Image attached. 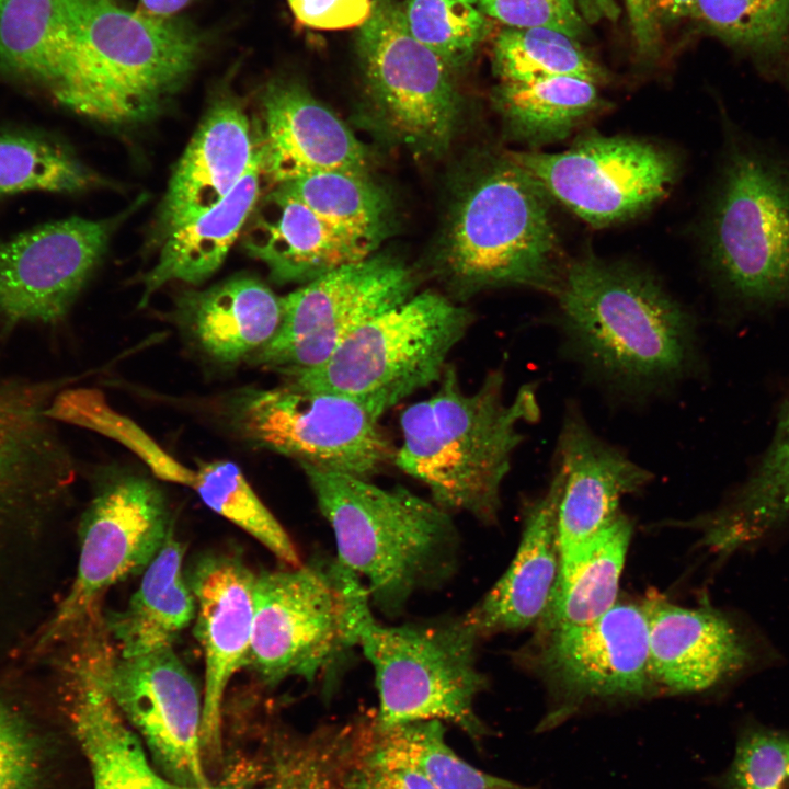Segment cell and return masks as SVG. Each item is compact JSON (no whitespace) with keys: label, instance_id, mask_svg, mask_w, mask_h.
Returning a JSON list of instances; mask_svg holds the SVG:
<instances>
[{"label":"cell","instance_id":"1","mask_svg":"<svg viewBox=\"0 0 789 789\" xmlns=\"http://www.w3.org/2000/svg\"><path fill=\"white\" fill-rule=\"evenodd\" d=\"M562 353L620 401L675 391L696 363V321L651 273L586 253L565 262L552 294Z\"/></svg>","mask_w":789,"mask_h":789},{"label":"cell","instance_id":"2","mask_svg":"<svg viewBox=\"0 0 789 789\" xmlns=\"http://www.w3.org/2000/svg\"><path fill=\"white\" fill-rule=\"evenodd\" d=\"M504 379L502 369H492L466 392L448 364L437 390L400 415L402 442L393 462L448 513L489 523L498 517L503 481L524 441L519 427L540 415L537 386H522L508 403Z\"/></svg>","mask_w":789,"mask_h":789},{"label":"cell","instance_id":"3","mask_svg":"<svg viewBox=\"0 0 789 789\" xmlns=\"http://www.w3.org/2000/svg\"><path fill=\"white\" fill-rule=\"evenodd\" d=\"M207 35L191 22L85 0L52 96L93 121L130 126L160 114L196 69Z\"/></svg>","mask_w":789,"mask_h":789},{"label":"cell","instance_id":"4","mask_svg":"<svg viewBox=\"0 0 789 789\" xmlns=\"http://www.w3.org/2000/svg\"><path fill=\"white\" fill-rule=\"evenodd\" d=\"M722 147L698 235L706 267L728 296L789 306V149L721 114Z\"/></svg>","mask_w":789,"mask_h":789},{"label":"cell","instance_id":"5","mask_svg":"<svg viewBox=\"0 0 789 789\" xmlns=\"http://www.w3.org/2000/svg\"><path fill=\"white\" fill-rule=\"evenodd\" d=\"M331 526L336 560L365 585L371 605L397 617L412 596L456 570L459 536L449 513L404 487L301 465Z\"/></svg>","mask_w":789,"mask_h":789},{"label":"cell","instance_id":"6","mask_svg":"<svg viewBox=\"0 0 789 789\" xmlns=\"http://www.w3.org/2000/svg\"><path fill=\"white\" fill-rule=\"evenodd\" d=\"M550 197L511 152L491 157L451 209L439 275L458 297L508 287L552 295L565 262Z\"/></svg>","mask_w":789,"mask_h":789},{"label":"cell","instance_id":"7","mask_svg":"<svg viewBox=\"0 0 789 789\" xmlns=\"http://www.w3.org/2000/svg\"><path fill=\"white\" fill-rule=\"evenodd\" d=\"M355 636L375 673L376 729L439 720L478 745L491 734L474 706L488 685L477 665L480 638L464 616L388 626L369 607L358 618Z\"/></svg>","mask_w":789,"mask_h":789},{"label":"cell","instance_id":"8","mask_svg":"<svg viewBox=\"0 0 789 789\" xmlns=\"http://www.w3.org/2000/svg\"><path fill=\"white\" fill-rule=\"evenodd\" d=\"M472 321L470 310L442 294H414L361 325L322 365L285 380L353 398L381 418L439 381Z\"/></svg>","mask_w":789,"mask_h":789},{"label":"cell","instance_id":"9","mask_svg":"<svg viewBox=\"0 0 789 789\" xmlns=\"http://www.w3.org/2000/svg\"><path fill=\"white\" fill-rule=\"evenodd\" d=\"M249 665L267 685L313 682L356 647L355 627L370 605L363 582L338 560L255 574Z\"/></svg>","mask_w":789,"mask_h":789},{"label":"cell","instance_id":"10","mask_svg":"<svg viewBox=\"0 0 789 789\" xmlns=\"http://www.w3.org/2000/svg\"><path fill=\"white\" fill-rule=\"evenodd\" d=\"M230 425L248 443L307 465L369 479L395 459L380 416L362 402L293 381L230 397Z\"/></svg>","mask_w":789,"mask_h":789},{"label":"cell","instance_id":"11","mask_svg":"<svg viewBox=\"0 0 789 789\" xmlns=\"http://www.w3.org/2000/svg\"><path fill=\"white\" fill-rule=\"evenodd\" d=\"M80 526L75 580L44 628L37 650L76 636L95 618L105 591L144 572L173 530L162 490L136 473L107 477L98 487Z\"/></svg>","mask_w":789,"mask_h":789},{"label":"cell","instance_id":"12","mask_svg":"<svg viewBox=\"0 0 789 789\" xmlns=\"http://www.w3.org/2000/svg\"><path fill=\"white\" fill-rule=\"evenodd\" d=\"M357 53L368 94L388 129L416 153L444 152L459 112L454 72L410 33L401 3L373 0Z\"/></svg>","mask_w":789,"mask_h":789},{"label":"cell","instance_id":"13","mask_svg":"<svg viewBox=\"0 0 789 789\" xmlns=\"http://www.w3.org/2000/svg\"><path fill=\"white\" fill-rule=\"evenodd\" d=\"M512 157L559 202L593 227L629 220L651 208L681 172L673 151L648 140L587 133L561 152Z\"/></svg>","mask_w":789,"mask_h":789},{"label":"cell","instance_id":"14","mask_svg":"<svg viewBox=\"0 0 789 789\" xmlns=\"http://www.w3.org/2000/svg\"><path fill=\"white\" fill-rule=\"evenodd\" d=\"M415 287L412 272L391 256L340 266L281 297L279 329L250 361L284 378L312 370L361 325L411 298Z\"/></svg>","mask_w":789,"mask_h":789},{"label":"cell","instance_id":"15","mask_svg":"<svg viewBox=\"0 0 789 789\" xmlns=\"http://www.w3.org/2000/svg\"><path fill=\"white\" fill-rule=\"evenodd\" d=\"M653 684L674 694L731 686L780 667L785 656L747 614L711 605L682 607L652 596L643 604Z\"/></svg>","mask_w":789,"mask_h":789},{"label":"cell","instance_id":"16","mask_svg":"<svg viewBox=\"0 0 789 789\" xmlns=\"http://www.w3.org/2000/svg\"><path fill=\"white\" fill-rule=\"evenodd\" d=\"M102 678L156 767L178 784L209 789L202 747L203 695L173 648L122 658L108 642Z\"/></svg>","mask_w":789,"mask_h":789},{"label":"cell","instance_id":"17","mask_svg":"<svg viewBox=\"0 0 789 789\" xmlns=\"http://www.w3.org/2000/svg\"><path fill=\"white\" fill-rule=\"evenodd\" d=\"M53 380L0 374V552L12 535H35L62 500L71 456L49 415Z\"/></svg>","mask_w":789,"mask_h":789},{"label":"cell","instance_id":"18","mask_svg":"<svg viewBox=\"0 0 789 789\" xmlns=\"http://www.w3.org/2000/svg\"><path fill=\"white\" fill-rule=\"evenodd\" d=\"M542 632L537 665L557 698L542 730L560 723L587 700L641 696L651 690L643 605L618 603L591 622Z\"/></svg>","mask_w":789,"mask_h":789},{"label":"cell","instance_id":"19","mask_svg":"<svg viewBox=\"0 0 789 789\" xmlns=\"http://www.w3.org/2000/svg\"><path fill=\"white\" fill-rule=\"evenodd\" d=\"M125 214L70 217L0 241V328L55 324L69 311Z\"/></svg>","mask_w":789,"mask_h":789},{"label":"cell","instance_id":"20","mask_svg":"<svg viewBox=\"0 0 789 789\" xmlns=\"http://www.w3.org/2000/svg\"><path fill=\"white\" fill-rule=\"evenodd\" d=\"M649 470L591 428L579 409L564 413L549 489L556 501L559 562L620 514L621 500L643 489Z\"/></svg>","mask_w":789,"mask_h":789},{"label":"cell","instance_id":"21","mask_svg":"<svg viewBox=\"0 0 789 789\" xmlns=\"http://www.w3.org/2000/svg\"><path fill=\"white\" fill-rule=\"evenodd\" d=\"M187 581L196 601L194 632L205 662L202 747L205 756L217 758L227 686L249 665L255 574L237 554L210 553L193 564Z\"/></svg>","mask_w":789,"mask_h":789},{"label":"cell","instance_id":"22","mask_svg":"<svg viewBox=\"0 0 789 789\" xmlns=\"http://www.w3.org/2000/svg\"><path fill=\"white\" fill-rule=\"evenodd\" d=\"M258 146L262 173L282 184L311 173H367L362 142L299 82L271 80L261 94Z\"/></svg>","mask_w":789,"mask_h":789},{"label":"cell","instance_id":"23","mask_svg":"<svg viewBox=\"0 0 789 789\" xmlns=\"http://www.w3.org/2000/svg\"><path fill=\"white\" fill-rule=\"evenodd\" d=\"M78 649L70 663L68 719L92 789H194L169 779L149 762L138 735L112 702L102 678L104 640L88 636Z\"/></svg>","mask_w":789,"mask_h":789},{"label":"cell","instance_id":"24","mask_svg":"<svg viewBox=\"0 0 789 789\" xmlns=\"http://www.w3.org/2000/svg\"><path fill=\"white\" fill-rule=\"evenodd\" d=\"M259 152L241 103L231 95L218 98L185 148L169 181L158 232L169 233L218 205L245 175Z\"/></svg>","mask_w":789,"mask_h":789},{"label":"cell","instance_id":"25","mask_svg":"<svg viewBox=\"0 0 789 789\" xmlns=\"http://www.w3.org/2000/svg\"><path fill=\"white\" fill-rule=\"evenodd\" d=\"M242 245L277 284H306L374 250L333 227L282 185L259 198Z\"/></svg>","mask_w":789,"mask_h":789},{"label":"cell","instance_id":"26","mask_svg":"<svg viewBox=\"0 0 789 789\" xmlns=\"http://www.w3.org/2000/svg\"><path fill=\"white\" fill-rule=\"evenodd\" d=\"M282 298L251 276H236L176 299L174 318L211 359L235 364L252 357L277 333Z\"/></svg>","mask_w":789,"mask_h":789},{"label":"cell","instance_id":"27","mask_svg":"<svg viewBox=\"0 0 789 789\" xmlns=\"http://www.w3.org/2000/svg\"><path fill=\"white\" fill-rule=\"evenodd\" d=\"M559 571L556 501L548 488L529 507L508 569L464 618L481 639L541 619Z\"/></svg>","mask_w":789,"mask_h":789},{"label":"cell","instance_id":"28","mask_svg":"<svg viewBox=\"0 0 789 789\" xmlns=\"http://www.w3.org/2000/svg\"><path fill=\"white\" fill-rule=\"evenodd\" d=\"M261 175L259 151L228 196L162 240L158 261L144 278L140 307L170 282L196 285L220 267L259 201Z\"/></svg>","mask_w":789,"mask_h":789},{"label":"cell","instance_id":"29","mask_svg":"<svg viewBox=\"0 0 789 789\" xmlns=\"http://www.w3.org/2000/svg\"><path fill=\"white\" fill-rule=\"evenodd\" d=\"M184 553L172 530L144 570L139 587L126 607L107 619L106 633L116 642L119 656L172 648L195 619V596L183 574Z\"/></svg>","mask_w":789,"mask_h":789},{"label":"cell","instance_id":"30","mask_svg":"<svg viewBox=\"0 0 789 789\" xmlns=\"http://www.w3.org/2000/svg\"><path fill=\"white\" fill-rule=\"evenodd\" d=\"M85 0H7L0 12V72L50 89L77 34Z\"/></svg>","mask_w":789,"mask_h":789},{"label":"cell","instance_id":"31","mask_svg":"<svg viewBox=\"0 0 789 789\" xmlns=\"http://www.w3.org/2000/svg\"><path fill=\"white\" fill-rule=\"evenodd\" d=\"M631 530L629 519L620 514L559 562L551 598L539 620L542 631L591 622L616 604Z\"/></svg>","mask_w":789,"mask_h":789},{"label":"cell","instance_id":"32","mask_svg":"<svg viewBox=\"0 0 789 789\" xmlns=\"http://www.w3.org/2000/svg\"><path fill=\"white\" fill-rule=\"evenodd\" d=\"M495 105L517 141L539 148L568 138L603 106L597 83L571 76L502 82Z\"/></svg>","mask_w":789,"mask_h":789},{"label":"cell","instance_id":"33","mask_svg":"<svg viewBox=\"0 0 789 789\" xmlns=\"http://www.w3.org/2000/svg\"><path fill=\"white\" fill-rule=\"evenodd\" d=\"M69 735L38 708L0 691V789H64Z\"/></svg>","mask_w":789,"mask_h":789},{"label":"cell","instance_id":"34","mask_svg":"<svg viewBox=\"0 0 789 789\" xmlns=\"http://www.w3.org/2000/svg\"><path fill=\"white\" fill-rule=\"evenodd\" d=\"M361 742L373 756L407 765L435 789H536L485 773L462 759L446 742L439 720H422L387 730L362 723Z\"/></svg>","mask_w":789,"mask_h":789},{"label":"cell","instance_id":"35","mask_svg":"<svg viewBox=\"0 0 789 789\" xmlns=\"http://www.w3.org/2000/svg\"><path fill=\"white\" fill-rule=\"evenodd\" d=\"M358 725H324L273 745L247 780L209 789H339L358 744Z\"/></svg>","mask_w":789,"mask_h":789},{"label":"cell","instance_id":"36","mask_svg":"<svg viewBox=\"0 0 789 789\" xmlns=\"http://www.w3.org/2000/svg\"><path fill=\"white\" fill-rule=\"evenodd\" d=\"M696 18L789 94V0H698Z\"/></svg>","mask_w":789,"mask_h":789},{"label":"cell","instance_id":"37","mask_svg":"<svg viewBox=\"0 0 789 789\" xmlns=\"http://www.w3.org/2000/svg\"><path fill=\"white\" fill-rule=\"evenodd\" d=\"M103 183L52 134L0 127V198L28 192L79 193Z\"/></svg>","mask_w":789,"mask_h":789},{"label":"cell","instance_id":"38","mask_svg":"<svg viewBox=\"0 0 789 789\" xmlns=\"http://www.w3.org/2000/svg\"><path fill=\"white\" fill-rule=\"evenodd\" d=\"M278 185L323 220L373 249L386 237L389 201L367 173L328 170Z\"/></svg>","mask_w":789,"mask_h":789},{"label":"cell","instance_id":"39","mask_svg":"<svg viewBox=\"0 0 789 789\" xmlns=\"http://www.w3.org/2000/svg\"><path fill=\"white\" fill-rule=\"evenodd\" d=\"M727 510L737 528L756 542L789 540V407L758 465L727 498Z\"/></svg>","mask_w":789,"mask_h":789},{"label":"cell","instance_id":"40","mask_svg":"<svg viewBox=\"0 0 789 789\" xmlns=\"http://www.w3.org/2000/svg\"><path fill=\"white\" fill-rule=\"evenodd\" d=\"M191 488L207 507L255 538L287 567L301 564L291 538L235 462L201 465Z\"/></svg>","mask_w":789,"mask_h":789},{"label":"cell","instance_id":"41","mask_svg":"<svg viewBox=\"0 0 789 789\" xmlns=\"http://www.w3.org/2000/svg\"><path fill=\"white\" fill-rule=\"evenodd\" d=\"M494 70L502 82H527L556 76L579 77L595 83L602 70L572 37L548 28L502 31L493 47Z\"/></svg>","mask_w":789,"mask_h":789},{"label":"cell","instance_id":"42","mask_svg":"<svg viewBox=\"0 0 789 789\" xmlns=\"http://www.w3.org/2000/svg\"><path fill=\"white\" fill-rule=\"evenodd\" d=\"M55 420L73 423L111 437L136 454L162 480L192 487L195 471L162 449L139 425L114 411L94 389L59 391L49 409Z\"/></svg>","mask_w":789,"mask_h":789},{"label":"cell","instance_id":"43","mask_svg":"<svg viewBox=\"0 0 789 789\" xmlns=\"http://www.w3.org/2000/svg\"><path fill=\"white\" fill-rule=\"evenodd\" d=\"M402 12L410 33L453 72L469 62L484 35L482 12L461 0H407Z\"/></svg>","mask_w":789,"mask_h":789},{"label":"cell","instance_id":"44","mask_svg":"<svg viewBox=\"0 0 789 789\" xmlns=\"http://www.w3.org/2000/svg\"><path fill=\"white\" fill-rule=\"evenodd\" d=\"M724 781L727 789H789V733L745 728Z\"/></svg>","mask_w":789,"mask_h":789},{"label":"cell","instance_id":"45","mask_svg":"<svg viewBox=\"0 0 789 789\" xmlns=\"http://www.w3.org/2000/svg\"><path fill=\"white\" fill-rule=\"evenodd\" d=\"M481 12L513 28H548L572 38L584 23L575 0H479Z\"/></svg>","mask_w":789,"mask_h":789},{"label":"cell","instance_id":"46","mask_svg":"<svg viewBox=\"0 0 789 789\" xmlns=\"http://www.w3.org/2000/svg\"><path fill=\"white\" fill-rule=\"evenodd\" d=\"M339 789H435L418 770L369 754L361 743L346 767Z\"/></svg>","mask_w":789,"mask_h":789},{"label":"cell","instance_id":"47","mask_svg":"<svg viewBox=\"0 0 789 789\" xmlns=\"http://www.w3.org/2000/svg\"><path fill=\"white\" fill-rule=\"evenodd\" d=\"M299 23L316 30L362 26L371 11V0H287Z\"/></svg>","mask_w":789,"mask_h":789},{"label":"cell","instance_id":"48","mask_svg":"<svg viewBox=\"0 0 789 789\" xmlns=\"http://www.w3.org/2000/svg\"><path fill=\"white\" fill-rule=\"evenodd\" d=\"M632 35L641 53L652 54L659 37V26L650 12L648 0H625Z\"/></svg>","mask_w":789,"mask_h":789},{"label":"cell","instance_id":"49","mask_svg":"<svg viewBox=\"0 0 789 789\" xmlns=\"http://www.w3.org/2000/svg\"><path fill=\"white\" fill-rule=\"evenodd\" d=\"M648 2L658 26L661 23L697 16L698 0H648Z\"/></svg>","mask_w":789,"mask_h":789},{"label":"cell","instance_id":"50","mask_svg":"<svg viewBox=\"0 0 789 789\" xmlns=\"http://www.w3.org/2000/svg\"><path fill=\"white\" fill-rule=\"evenodd\" d=\"M194 0H140V9L156 16H174Z\"/></svg>","mask_w":789,"mask_h":789},{"label":"cell","instance_id":"51","mask_svg":"<svg viewBox=\"0 0 789 789\" xmlns=\"http://www.w3.org/2000/svg\"><path fill=\"white\" fill-rule=\"evenodd\" d=\"M461 1H465V2H468V3H470V4H473L474 2H477V1H479V0H461Z\"/></svg>","mask_w":789,"mask_h":789},{"label":"cell","instance_id":"52","mask_svg":"<svg viewBox=\"0 0 789 789\" xmlns=\"http://www.w3.org/2000/svg\"><path fill=\"white\" fill-rule=\"evenodd\" d=\"M5 1H7V0H0V12H1L2 7L4 5Z\"/></svg>","mask_w":789,"mask_h":789}]
</instances>
